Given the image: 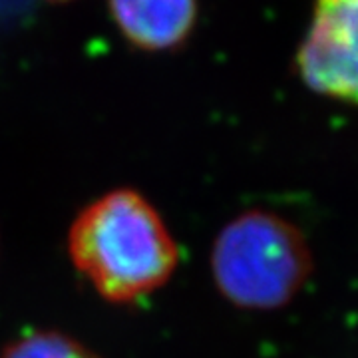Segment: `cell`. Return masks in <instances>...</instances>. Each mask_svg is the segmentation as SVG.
Returning a JSON list of instances; mask_svg holds the SVG:
<instances>
[{"instance_id": "obj_1", "label": "cell", "mask_w": 358, "mask_h": 358, "mask_svg": "<svg viewBox=\"0 0 358 358\" xmlns=\"http://www.w3.org/2000/svg\"><path fill=\"white\" fill-rule=\"evenodd\" d=\"M68 255L94 291L115 305L162 289L179 261L164 217L129 187L103 193L78 213L68 229Z\"/></svg>"}, {"instance_id": "obj_2", "label": "cell", "mask_w": 358, "mask_h": 358, "mask_svg": "<svg viewBox=\"0 0 358 358\" xmlns=\"http://www.w3.org/2000/svg\"><path fill=\"white\" fill-rule=\"evenodd\" d=\"M219 294L247 310L289 305L313 273V253L291 221L247 209L221 227L209 255Z\"/></svg>"}, {"instance_id": "obj_3", "label": "cell", "mask_w": 358, "mask_h": 358, "mask_svg": "<svg viewBox=\"0 0 358 358\" xmlns=\"http://www.w3.org/2000/svg\"><path fill=\"white\" fill-rule=\"evenodd\" d=\"M296 68L313 92L358 103V0H317Z\"/></svg>"}, {"instance_id": "obj_4", "label": "cell", "mask_w": 358, "mask_h": 358, "mask_svg": "<svg viewBox=\"0 0 358 358\" xmlns=\"http://www.w3.org/2000/svg\"><path fill=\"white\" fill-rule=\"evenodd\" d=\"M120 34L143 52H173L187 44L199 18L197 0H108Z\"/></svg>"}, {"instance_id": "obj_5", "label": "cell", "mask_w": 358, "mask_h": 358, "mask_svg": "<svg viewBox=\"0 0 358 358\" xmlns=\"http://www.w3.org/2000/svg\"><path fill=\"white\" fill-rule=\"evenodd\" d=\"M0 358H102L90 346L60 331H34L4 346Z\"/></svg>"}, {"instance_id": "obj_6", "label": "cell", "mask_w": 358, "mask_h": 358, "mask_svg": "<svg viewBox=\"0 0 358 358\" xmlns=\"http://www.w3.org/2000/svg\"><path fill=\"white\" fill-rule=\"evenodd\" d=\"M46 2H56V4H60V2H70V0H46Z\"/></svg>"}]
</instances>
